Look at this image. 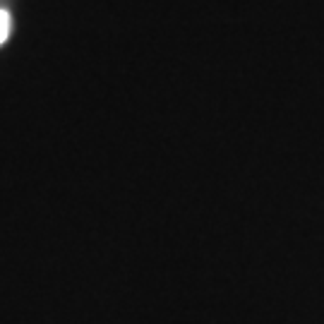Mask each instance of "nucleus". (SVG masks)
Here are the masks:
<instances>
[{"label":"nucleus","mask_w":324,"mask_h":324,"mask_svg":"<svg viewBox=\"0 0 324 324\" xmlns=\"http://www.w3.org/2000/svg\"><path fill=\"white\" fill-rule=\"evenodd\" d=\"M8 32H10V15L5 10H0V46L8 39Z\"/></svg>","instance_id":"nucleus-1"}]
</instances>
